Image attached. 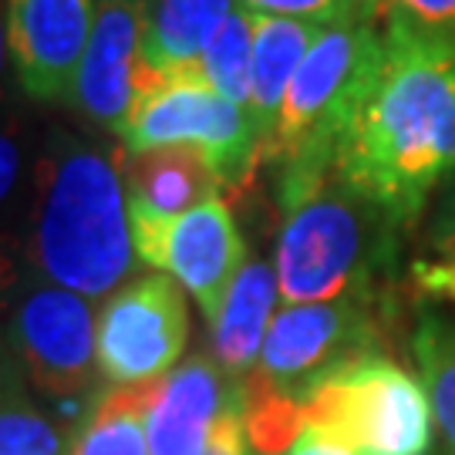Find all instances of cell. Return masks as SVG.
<instances>
[{"label": "cell", "instance_id": "obj_23", "mask_svg": "<svg viewBox=\"0 0 455 455\" xmlns=\"http://www.w3.org/2000/svg\"><path fill=\"white\" fill-rule=\"evenodd\" d=\"M243 11L250 14H270V17H297V20H338L351 14L364 0H240Z\"/></svg>", "mask_w": 455, "mask_h": 455}, {"label": "cell", "instance_id": "obj_1", "mask_svg": "<svg viewBox=\"0 0 455 455\" xmlns=\"http://www.w3.org/2000/svg\"><path fill=\"white\" fill-rule=\"evenodd\" d=\"M334 169L398 227L455 172V34L385 20L334 146Z\"/></svg>", "mask_w": 455, "mask_h": 455}, {"label": "cell", "instance_id": "obj_10", "mask_svg": "<svg viewBox=\"0 0 455 455\" xmlns=\"http://www.w3.org/2000/svg\"><path fill=\"white\" fill-rule=\"evenodd\" d=\"M92 31V0H7V48L24 95L71 101Z\"/></svg>", "mask_w": 455, "mask_h": 455}, {"label": "cell", "instance_id": "obj_7", "mask_svg": "<svg viewBox=\"0 0 455 455\" xmlns=\"http://www.w3.org/2000/svg\"><path fill=\"white\" fill-rule=\"evenodd\" d=\"M378 321L368 300L283 304L267 331L257 371L246 385L300 402L324 374L364 355H378Z\"/></svg>", "mask_w": 455, "mask_h": 455}, {"label": "cell", "instance_id": "obj_14", "mask_svg": "<svg viewBox=\"0 0 455 455\" xmlns=\"http://www.w3.org/2000/svg\"><path fill=\"white\" fill-rule=\"evenodd\" d=\"M236 0H146L135 88L159 78H203V51Z\"/></svg>", "mask_w": 455, "mask_h": 455}, {"label": "cell", "instance_id": "obj_6", "mask_svg": "<svg viewBox=\"0 0 455 455\" xmlns=\"http://www.w3.org/2000/svg\"><path fill=\"white\" fill-rule=\"evenodd\" d=\"M125 152L196 146L212 159L227 189L250 182L260 165V129L250 108L212 92L206 78H159L135 88Z\"/></svg>", "mask_w": 455, "mask_h": 455}, {"label": "cell", "instance_id": "obj_15", "mask_svg": "<svg viewBox=\"0 0 455 455\" xmlns=\"http://www.w3.org/2000/svg\"><path fill=\"white\" fill-rule=\"evenodd\" d=\"M276 293H280V280H276L274 263L246 260L223 300V310L210 324L212 358L229 378L246 381L260 364L263 341L274 324Z\"/></svg>", "mask_w": 455, "mask_h": 455}, {"label": "cell", "instance_id": "obj_9", "mask_svg": "<svg viewBox=\"0 0 455 455\" xmlns=\"http://www.w3.org/2000/svg\"><path fill=\"white\" fill-rule=\"evenodd\" d=\"M132 243L139 263L172 276L199 304L210 324L223 310L233 280L246 267V243L223 196L172 220L132 216Z\"/></svg>", "mask_w": 455, "mask_h": 455}, {"label": "cell", "instance_id": "obj_20", "mask_svg": "<svg viewBox=\"0 0 455 455\" xmlns=\"http://www.w3.org/2000/svg\"><path fill=\"white\" fill-rule=\"evenodd\" d=\"M71 432L34 402L24 381L0 398V455H68Z\"/></svg>", "mask_w": 455, "mask_h": 455}, {"label": "cell", "instance_id": "obj_5", "mask_svg": "<svg viewBox=\"0 0 455 455\" xmlns=\"http://www.w3.org/2000/svg\"><path fill=\"white\" fill-rule=\"evenodd\" d=\"M95 304L58 283L37 280L14 300L4 338L37 395L58 405L61 422L78 428L101 398Z\"/></svg>", "mask_w": 455, "mask_h": 455}, {"label": "cell", "instance_id": "obj_12", "mask_svg": "<svg viewBox=\"0 0 455 455\" xmlns=\"http://www.w3.org/2000/svg\"><path fill=\"white\" fill-rule=\"evenodd\" d=\"M243 402L246 381L229 378L216 358H186L156 385L146 415L148 455H206L220 419Z\"/></svg>", "mask_w": 455, "mask_h": 455}, {"label": "cell", "instance_id": "obj_17", "mask_svg": "<svg viewBox=\"0 0 455 455\" xmlns=\"http://www.w3.org/2000/svg\"><path fill=\"white\" fill-rule=\"evenodd\" d=\"M156 385H108L71 432L68 455H148L146 415Z\"/></svg>", "mask_w": 455, "mask_h": 455}, {"label": "cell", "instance_id": "obj_25", "mask_svg": "<svg viewBox=\"0 0 455 455\" xmlns=\"http://www.w3.org/2000/svg\"><path fill=\"white\" fill-rule=\"evenodd\" d=\"M246 445L250 442H246V402H243V405H233L220 419L206 455H246Z\"/></svg>", "mask_w": 455, "mask_h": 455}, {"label": "cell", "instance_id": "obj_4", "mask_svg": "<svg viewBox=\"0 0 455 455\" xmlns=\"http://www.w3.org/2000/svg\"><path fill=\"white\" fill-rule=\"evenodd\" d=\"M304 422L358 455H428L435 415L428 391L385 355L344 364L300 395Z\"/></svg>", "mask_w": 455, "mask_h": 455}, {"label": "cell", "instance_id": "obj_8", "mask_svg": "<svg viewBox=\"0 0 455 455\" xmlns=\"http://www.w3.org/2000/svg\"><path fill=\"white\" fill-rule=\"evenodd\" d=\"M189 341V310L169 274H146L98 310V371L105 385H148L172 368Z\"/></svg>", "mask_w": 455, "mask_h": 455}, {"label": "cell", "instance_id": "obj_27", "mask_svg": "<svg viewBox=\"0 0 455 455\" xmlns=\"http://www.w3.org/2000/svg\"><path fill=\"white\" fill-rule=\"evenodd\" d=\"M432 246H435V257H455V199L445 206L442 220L435 223Z\"/></svg>", "mask_w": 455, "mask_h": 455}, {"label": "cell", "instance_id": "obj_24", "mask_svg": "<svg viewBox=\"0 0 455 455\" xmlns=\"http://www.w3.org/2000/svg\"><path fill=\"white\" fill-rule=\"evenodd\" d=\"M411 276L419 283V291L428 297H442L455 304V257H432L419 260L411 267Z\"/></svg>", "mask_w": 455, "mask_h": 455}, {"label": "cell", "instance_id": "obj_3", "mask_svg": "<svg viewBox=\"0 0 455 455\" xmlns=\"http://www.w3.org/2000/svg\"><path fill=\"white\" fill-rule=\"evenodd\" d=\"M398 229L334 169L283 210L274 263L283 304H371L398 260Z\"/></svg>", "mask_w": 455, "mask_h": 455}, {"label": "cell", "instance_id": "obj_13", "mask_svg": "<svg viewBox=\"0 0 455 455\" xmlns=\"http://www.w3.org/2000/svg\"><path fill=\"white\" fill-rule=\"evenodd\" d=\"M118 169L129 196V216L146 220L182 216L227 189L212 159L196 146L118 152Z\"/></svg>", "mask_w": 455, "mask_h": 455}, {"label": "cell", "instance_id": "obj_28", "mask_svg": "<svg viewBox=\"0 0 455 455\" xmlns=\"http://www.w3.org/2000/svg\"><path fill=\"white\" fill-rule=\"evenodd\" d=\"M11 78H14V68H11V48H7V0H0V105L7 98Z\"/></svg>", "mask_w": 455, "mask_h": 455}, {"label": "cell", "instance_id": "obj_19", "mask_svg": "<svg viewBox=\"0 0 455 455\" xmlns=\"http://www.w3.org/2000/svg\"><path fill=\"white\" fill-rule=\"evenodd\" d=\"M203 78L212 92L250 108V78H253V14L236 7L220 24L203 51Z\"/></svg>", "mask_w": 455, "mask_h": 455}, {"label": "cell", "instance_id": "obj_29", "mask_svg": "<svg viewBox=\"0 0 455 455\" xmlns=\"http://www.w3.org/2000/svg\"><path fill=\"white\" fill-rule=\"evenodd\" d=\"M20 374H24V371H20V364H17L14 351L7 347V338L0 334V398L14 388V385H20V381H24Z\"/></svg>", "mask_w": 455, "mask_h": 455}, {"label": "cell", "instance_id": "obj_18", "mask_svg": "<svg viewBox=\"0 0 455 455\" xmlns=\"http://www.w3.org/2000/svg\"><path fill=\"white\" fill-rule=\"evenodd\" d=\"M411 351L432 402L435 428L442 432L449 455H455V321L425 314L415 327Z\"/></svg>", "mask_w": 455, "mask_h": 455}, {"label": "cell", "instance_id": "obj_16", "mask_svg": "<svg viewBox=\"0 0 455 455\" xmlns=\"http://www.w3.org/2000/svg\"><path fill=\"white\" fill-rule=\"evenodd\" d=\"M324 31L321 20L253 14V78H250V115L263 139L274 129L283 95L297 68L304 65L310 44Z\"/></svg>", "mask_w": 455, "mask_h": 455}, {"label": "cell", "instance_id": "obj_11", "mask_svg": "<svg viewBox=\"0 0 455 455\" xmlns=\"http://www.w3.org/2000/svg\"><path fill=\"white\" fill-rule=\"evenodd\" d=\"M142 31L146 0H98L95 31L71 92V105L118 139H125L135 105Z\"/></svg>", "mask_w": 455, "mask_h": 455}, {"label": "cell", "instance_id": "obj_26", "mask_svg": "<svg viewBox=\"0 0 455 455\" xmlns=\"http://www.w3.org/2000/svg\"><path fill=\"white\" fill-rule=\"evenodd\" d=\"M283 455H358V452L347 449L344 442L331 439V435H324V432H317V428H304L300 439L293 442Z\"/></svg>", "mask_w": 455, "mask_h": 455}, {"label": "cell", "instance_id": "obj_22", "mask_svg": "<svg viewBox=\"0 0 455 455\" xmlns=\"http://www.w3.org/2000/svg\"><path fill=\"white\" fill-rule=\"evenodd\" d=\"M385 20L425 34H455V0H381Z\"/></svg>", "mask_w": 455, "mask_h": 455}, {"label": "cell", "instance_id": "obj_21", "mask_svg": "<svg viewBox=\"0 0 455 455\" xmlns=\"http://www.w3.org/2000/svg\"><path fill=\"white\" fill-rule=\"evenodd\" d=\"M28 132L20 118L0 108V216L14 206L28 169Z\"/></svg>", "mask_w": 455, "mask_h": 455}, {"label": "cell", "instance_id": "obj_2", "mask_svg": "<svg viewBox=\"0 0 455 455\" xmlns=\"http://www.w3.org/2000/svg\"><path fill=\"white\" fill-rule=\"evenodd\" d=\"M28 257L41 280L88 300L125 287L139 257L118 159L51 132L31 169Z\"/></svg>", "mask_w": 455, "mask_h": 455}]
</instances>
